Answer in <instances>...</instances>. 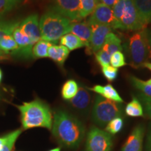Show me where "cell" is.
I'll return each mask as SVG.
<instances>
[{"label": "cell", "instance_id": "31", "mask_svg": "<svg viewBox=\"0 0 151 151\" xmlns=\"http://www.w3.org/2000/svg\"><path fill=\"white\" fill-rule=\"evenodd\" d=\"M17 5L18 4L12 0H0V21Z\"/></svg>", "mask_w": 151, "mask_h": 151}, {"label": "cell", "instance_id": "3", "mask_svg": "<svg viewBox=\"0 0 151 151\" xmlns=\"http://www.w3.org/2000/svg\"><path fill=\"white\" fill-rule=\"evenodd\" d=\"M72 22L53 10L46 11L39 20L41 39L55 44L62 37L69 33Z\"/></svg>", "mask_w": 151, "mask_h": 151}, {"label": "cell", "instance_id": "1", "mask_svg": "<svg viewBox=\"0 0 151 151\" xmlns=\"http://www.w3.org/2000/svg\"><path fill=\"white\" fill-rule=\"evenodd\" d=\"M51 129L58 143L69 148L78 147L85 136L83 124L70 113L62 110L54 113Z\"/></svg>", "mask_w": 151, "mask_h": 151}, {"label": "cell", "instance_id": "32", "mask_svg": "<svg viewBox=\"0 0 151 151\" xmlns=\"http://www.w3.org/2000/svg\"><path fill=\"white\" fill-rule=\"evenodd\" d=\"M101 72L104 76L108 80L109 82H113L118 77V70L117 68H115L112 66L109 65L101 67Z\"/></svg>", "mask_w": 151, "mask_h": 151}, {"label": "cell", "instance_id": "4", "mask_svg": "<svg viewBox=\"0 0 151 151\" xmlns=\"http://www.w3.org/2000/svg\"><path fill=\"white\" fill-rule=\"evenodd\" d=\"M116 29L140 31L146 29L138 14L133 0H118L113 7Z\"/></svg>", "mask_w": 151, "mask_h": 151}, {"label": "cell", "instance_id": "28", "mask_svg": "<svg viewBox=\"0 0 151 151\" xmlns=\"http://www.w3.org/2000/svg\"><path fill=\"white\" fill-rule=\"evenodd\" d=\"M122 127H123V120L120 117H117L111 120L107 124L105 128V131L111 134L115 135L120 132V130L122 129Z\"/></svg>", "mask_w": 151, "mask_h": 151}, {"label": "cell", "instance_id": "34", "mask_svg": "<svg viewBox=\"0 0 151 151\" xmlns=\"http://www.w3.org/2000/svg\"><path fill=\"white\" fill-rule=\"evenodd\" d=\"M95 55V59L97 63L101 66V67H104L106 65H109L110 64L111 55L103 50L102 49H100L99 51L94 53Z\"/></svg>", "mask_w": 151, "mask_h": 151}, {"label": "cell", "instance_id": "30", "mask_svg": "<svg viewBox=\"0 0 151 151\" xmlns=\"http://www.w3.org/2000/svg\"><path fill=\"white\" fill-rule=\"evenodd\" d=\"M110 64L115 68H120L127 65L125 57L121 51H117L111 55Z\"/></svg>", "mask_w": 151, "mask_h": 151}, {"label": "cell", "instance_id": "13", "mask_svg": "<svg viewBox=\"0 0 151 151\" xmlns=\"http://www.w3.org/2000/svg\"><path fill=\"white\" fill-rule=\"evenodd\" d=\"M145 127L143 124L137 126L128 137L121 151H142Z\"/></svg>", "mask_w": 151, "mask_h": 151}, {"label": "cell", "instance_id": "36", "mask_svg": "<svg viewBox=\"0 0 151 151\" xmlns=\"http://www.w3.org/2000/svg\"><path fill=\"white\" fill-rule=\"evenodd\" d=\"M99 1H101V3L104 4L106 6H108L113 9V7L116 5V4L118 2V0H99Z\"/></svg>", "mask_w": 151, "mask_h": 151}, {"label": "cell", "instance_id": "45", "mask_svg": "<svg viewBox=\"0 0 151 151\" xmlns=\"http://www.w3.org/2000/svg\"><path fill=\"white\" fill-rule=\"evenodd\" d=\"M150 23H151V21H150Z\"/></svg>", "mask_w": 151, "mask_h": 151}, {"label": "cell", "instance_id": "23", "mask_svg": "<svg viewBox=\"0 0 151 151\" xmlns=\"http://www.w3.org/2000/svg\"><path fill=\"white\" fill-rule=\"evenodd\" d=\"M78 88V85L75 80L69 79V80L67 81L62 86L61 90L62 98L67 101H69L76 94Z\"/></svg>", "mask_w": 151, "mask_h": 151}, {"label": "cell", "instance_id": "37", "mask_svg": "<svg viewBox=\"0 0 151 151\" xmlns=\"http://www.w3.org/2000/svg\"><path fill=\"white\" fill-rule=\"evenodd\" d=\"M146 34L147 39H148V42L149 45V48H150V53H151V27L150 28H146Z\"/></svg>", "mask_w": 151, "mask_h": 151}, {"label": "cell", "instance_id": "42", "mask_svg": "<svg viewBox=\"0 0 151 151\" xmlns=\"http://www.w3.org/2000/svg\"><path fill=\"white\" fill-rule=\"evenodd\" d=\"M12 1H15V2L17 3V4H18L19 3H20V2H21V1H22V0H12Z\"/></svg>", "mask_w": 151, "mask_h": 151}, {"label": "cell", "instance_id": "5", "mask_svg": "<svg viewBox=\"0 0 151 151\" xmlns=\"http://www.w3.org/2000/svg\"><path fill=\"white\" fill-rule=\"evenodd\" d=\"M126 50L129 65L134 69L141 67L150 59L151 53L146 29L137 31L130 36L126 45Z\"/></svg>", "mask_w": 151, "mask_h": 151}, {"label": "cell", "instance_id": "25", "mask_svg": "<svg viewBox=\"0 0 151 151\" xmlns=\"http://www.w3.org/2000/svg\"><path fill=\"white\" fill-rule=\"evenodd\" d=\"M97 4V0H80L79 16L81 20L90 16Z\"/></svg>", "mask_w": 151, "mask_h": 151}, {"label": "cell", "instance_id": "39", "mask_svg": "<svg viewBox=\"0 0 151 151\" xmlns=\"http://www.w3.org/2000/svg\"><path fill=\"white\" fill-rule=\"evenodd\" d=\"M142 67H145V68H147V69H148L149 70L151 71V62H145L144 64H143Z\"/></svg>", "mask_w": 151, "mask_h": 151}, {"label": "cell", "instance_id": "6", "mask_svg": "<svg viewBox=\"0 0 151 151\" xmlns=\"http://www.w3.org/2000/svg\"><path fill=\"white\" fill-rule=\"evenodd\" d=\"M123 113V108L120 103L106 99L98 94L96 96L92 108V120L98 125L105 126L111 120L120 117Z\"/></svg>", "mask_w": 151, "mask_h": 151}, {"label": "cell", "instance_id": "2", "mask_svg": "<svg viewBox=\"0 0 151 151\" xmlns=\"http://www.w3.org/2000/svg\"><path fill=\"white\" fill-rule=\"evenodd\" d=\"M20 113V121L23 129L35 127H44L51 129L52 117L49 106L40 99L24 102L16 106Z\"/></svg>", "mask_w": 151, "mask_h": 151}, {"label": "cell", "instance_id": "38", "mask_svg": "<svg viewBox=\"0 0 151 151\" xmlns=\"http://www.w3.org/2000/svg\"><path fill=\"white\" fill-rule=\"evenodd\" d=\"M9 134L4 136V137H0V148H1V147L4 145V143L6 142V141L8 140V139H9Z\"/></svg>", "mask_w": 151, "mask_h": 151}, {"label": "cell", "instance_id": "40", "mask_svg": "<svg viewBox=\"0 0 151 151\" xmlns=\"http://www.w3.org/2000/svg\"><path fill=\"white\" fill-rule=\"evenodd\" d=\"M2 76H3V74H2V71H1V69H0V83H1V80H2Z\"/></svg>", "mask_w": 151, "mask_h": 151}, {"label": "cell", "instance_id": "24", "mask_svg": "<svg viewBox=\"0 0 151 151\" xmlns=\"http://www.w3.org/2000/svg\"><path fill=\"white\" fill-rule=\"evenodd\" d=\"M52 43L48 41L42 40L36 43L32 48V58L35 59L48 58V49L52 46Z\"/></svg>", "mask_w": 151, "mask_h": 151}, {"label": "cell", "instance_id": "20", "mask_svg": "<svg viewBox=\"0 0 151 151\" xmlns=\"http://www.w3.org/2000/svg\"><path fill=\"white\" fill-rule=\"evenodd\" d=\"M101 49H102L111 56V55L114 52L121 51L122 50V41L118 36L115 35L114 33L110 32L106 37L105 41Z\"/></svg>", "mask_w": 151, "mask_h": 151}, {"label": "cell", "instance_id": "18", "mask_svg": "<svg viewBox=\"0 0 151 151\" xmlns=\"http://www.w3.org/2000/svg\"><path fill=\"white\" fill-rule=\"evenodd\" d=\"M139 18L144 27L151 21V0H133Z\"/></svg>", "mask_w": 151, "mask_h": 151}, {"label": "cell", "instance_id": "35", "mask_svg": "<svg viewBox=\"0 0 151 151\" xmlns=\"http://www.w3.org/2000/svg\"><path fill=\"white\" fill-rule=\"evenodd\" d=\"M146 151H151V125L149 127L148 134H147Z\"/></svg>", "mask_w": 151, "mask_h": 151}, {"label": "cell", "instance_id": "14", "mask_svg": "<svg viewBox=\"0 0 151 151\" xmlns=\"http://www.w3.org/2000/svg\"><path fill=\"white\" fill-rule=\"evenodd\" d=\"M69 104L79 112L86 113L89 111L92 102L91 94L84 87H79L78 92L69 101Z\"/></svg>", "mask_w": 151, "mask_h": 151}, {"label": "cell", "instance_id": "26", "mask_svg": "<svg viewBox=\"0 0 151 151\" xmlns=\"http://www.w3.org/2000/svg\"><path fill=\"white\" fill-rule=\"evenodd\" d=\"M129 81L131 84L141 92V93L151 97V85L149 84L147 81H144L141 79L134 76H129Z\"/></svg>", "mask_w": 151, "mask_h": 151}, {"label": "cell", "instance_id": "43", "mask_svg": "<svg viewBox=\"0 0 151 151\" xmlns=\"http://www.w3.org/2000/svg\"><path fill=\"white\" fill-rule=\"evenodd\" d=\"M147 82H148L149 84H150V85H151V78H150V79H149V80H148V81H147Z\"/></svg>", "mask_w": 151, "mask_h": 151}, {"label": "cell", "instance_id": "27", "mask_svg": "<svg viewBox=\"0 0 151 151\" xmlns=\"http://www.w3.org/2000/svg\"><path fill=\"white\" fill-rule=\"evenodd\" d=\"M19 22L16 21H0V40L4 36L7 35H12L13 32L17 26L18 25ZM4 57L0 52V59Z\"/></svg>", "mask_w": 151, "mask_h": 151}, {"label": "cell", "instance_id": "12", "mask_svg": "<svg viewBox=\"0 0 151 151\" xmlns=\"http://www.w3.org/2000/svg\"><path fill=\"white\" fill-rule=\"evenodd\" d=\"M12 35L19 48L18 56L27 59L32 58V48L35 44L31 39L21 31L18 25L15 28Z\"/></svg>", "mask_w": 151, "mask_h": 151}, {"label": "cell", "instance_id": "29", "mask_svg": "<svg viewBox=\"0 0 151 151\" xmlns=\"http://www.w3.org/2000/svg\"><path fill=\"white\" fill-rule=\"evenodd\" d=\"M22 133V129H19L15 131L10 132L9 134V137L8 140L6 141V142L4 143V145L0 148V151H11L14 147L15 143L19 136L20 135V134Z\"/></svg>", "mask_w": 151, "mask_h": 151}, {"label": "cell", "instance_id": "7", "mask_svg": "<svg viewBox=\"0 0 151 151\" xmlns=\"http://www.w3.org/2000/svg\"><path fill=\"white\" fill-rule=\"evenodd\" d=\"M112 146L110 134L99 128H91L87 136L86 151H111Z\"/></svg>", "mask_w": 151, "mask_h": 151}, {"label": "cell", "instance_id": "8", "mask_svg": "<svg viewBox=\"0 0 151 151\" xmlns=\"http://www.w3.org/2000/svg\"><path fill=\"white\" fill-rule=\"evenodd\" d=\"M87 22L90 24H105L116 29V18L113 9L102 3H98Z\"/></svg>", "mask_w": 151, "mask_h": 151}, {"label": "cell", "instance_id": "16", "mask_svg": "<svg viewBox=\"0 0 151 151\" xmlns=\"http://www.w3.org/2000/svg\"><path fill=\"white\" fill-rule=\"evenodd\" d=\"M88 89L90 91L96 92L99 95L106 99L111 100L118 103L123 102V99L120 97L118 91L111 84H107L106 86L96 85L92 88H88Z\"/></svg>", "mask_w": 151, "mask_h": 151}, {"label": "cell", "instance_id": "19", "mask_svg": "<svg viewBox=\"0 0 151 151\" xmlns=\"http://www.w3.org/2000/svg\"><path fill=\"white\" fill-rule=\"evenodd\" d=\"M18 46L12 35H5L1 38L0 40V52L4 56L8 55H18Z\"/></svg>", "mask_w": 151, "mask_h": 151}, {"label": "cell", "instance_id": "10", "mask_svg": "<svg viewBox=\"0 0 151 151\" xmlns=\"http://www.w3.org/2000/svg\"><path fill=\"white\" fill-rule=\"evenodd\" d=\"M92 29V36L90 46L87 53H95L102 48L105 39L108 34L111 32V27L105 24H90Z\"/></svg>", "mask_w": 151, "mask_h": 151}, {"label": "cell", "instance_id": "21", "mask_svg": "<svg viewBox=\"0 0 151 151\" xmlns=\"http://www.w3.org/2000/svg\"><path fill=\"white\" fill-rule=\"evenodd\" d=\"M59 41L60 45L65 46L70 51L86 46L84 43L78 37L71 33H68L64 35L60 38Z\"/></svg>", "mask_w": 151, "mask_h": 151}, {"label": "cell", "instance_id": "11", "mask_svg": "<svg viewBox=\"0 0 151 151\" xmlns=\"http://www.w3.org/2000/svg\"><path fill=\"white\" fill-rule=\"evenodd\" d=\"M18 27L31 39L34 44L41 39L39 20L37 14H32L27 16L22 22H20Z\"/></svg>", "mask_w": 151, "mask_h": 151}, {"label": "cell", "instance_id": "33", "mask_svg": "<svg viewBox=\"0 0 151 151\" xmlns=\"http://www.w3.org/2000/svg\"><path fill=\"white\" fill-rule=\"evenodd\" d=\"M137 96L138 99L143 106V110H144L143 111H145L146 116L151 119V97L145 95L141 92L138 93Z\"/></svg>", "mask_w": 151, "mask_h": 151}, {"label": "cell", "instance_id": "41", "mask_svg": "<svg viewBox=\"0 0 151 151\" xmlns=\"http://www.w3.org/2000/svg\"><path fill=\"white\" fill-rule=\"evenodd\" d=\"M49 151H60V148H55L51 149V150H50Z\"/></svg>", "mask_w": 151, "mask_h": 151}, {"label": "cell", "instance_id": "9", "mask_svg": "<svg viewBox=\"0 0 151 151\" xmlns=\"http://www.w3.org/2000/svg\"><path fill=\"white\" fill-rule=\"evenodd\" d=\"M80 0H52L51 10L69 18L72 22L81 21Z\"/></svg>", "mask_w": 151, "mask_h": 151}, {"label": "cell", "instance_id": "17", "mask_svg": "<svg viewBox=\"0 0 151 151\" xmlns=\"http://www.w3.org/2000/svg\"><path fill=\"white\" fill-rule=\"evenodd\" d=\"M70 50L62 45L52 44L48 49V57L60 67H63Z\"/></svg>", "mask_w": 151, "mask_h": 151}, {"label": "cell", "instance_id": "22", "mask_svg": "<svg viewBox=\"0 0 151 151\" xmlns=\"http://www.w3.org/2000/svg\"><path fill=\"white\" fill-rule=\"evenodd\" d=\"M126 115L129 117H142L144 115L143 108L141 101L134 96L132 97V100L126 106L125 109Z\"/></svg>", "mask_w": 151, "mask_h": 151}, {"label": "cell", "instance_id": "15", "mask_svg": "<svg viewBox=\"0 0 151 151\" xmlns=\"http://www.w3.org/2000/svg\"><path fill=\"white\" fill-rule=\"evenodd\" d=\"M69 33L73 34L78 37L84 43L88 50L90 46V39L92 36V29L87 21L73 22L71 24Z\"/></svg>", "mask_w": 151, "mask_h": 151}, {"label": "cell", "instance_id": "44", "mask_svg": "<svg viewBox=\"0 0 151 151\" xmlns=\"http://www.w3.org/2000/svg\"><path fill=\"white\" fill-rule=\"evenodd\" d=\"M97 1H99V0H97Z\"/></svg>", "mask_w": 151, "mask_h": 151}]
</instances>
